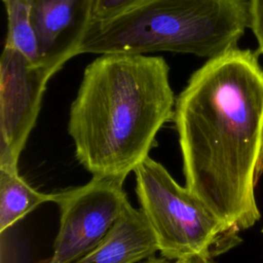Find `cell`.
Wrapping results in <instances>:
<instances>
[{"label":"cell","mask_w":263,"mask_h":263,"mask_svg":"<svg viewBox=\"0 0 263 263\" xmlns=\"http://www.w3.org/2000/svg\"><path fill=\"white\" fill-rule=\"evenodd\" d=\"M249 28L257 39L258 53L263 54V0H249Z\"/></svg>","instance_id":"7c38bea8"},{"label":"cell","mask_w":263,"mask_h":263,"mask_svg":"<svg viewBox=\"0 0 263 263\" xmlns=\"http://www.w3.org/2000/svg\"><path fill=\"white\" fill-rule=\"evenodd\" d=\"M53 193L34 189L18 170L0 167V233L3 234L30 212L45 202H53Z\"/></svg>","instance_id":"9c48e42d"},{"label":"cell","mask_w":263,"mask_h":263,"mask_svg":"<svg viewBox=\"0 0 263 263\" xmlns=\"http://www.w3.org/2000/svg\"><path fill=\"white\" fill-rule=\"evenodd\" d=\"M40 65L54 74L78 55L93 21L95 0H29Z\"/></svg>","instance_id":"52a82bcc"},{"label":"cell","mask_w":263,"mask_h":263,"mask_svg":"<svg viewBox=\"0 0 263 263\" xmlns=\"http://www.w3.org/2000/svg\"><path fill=\"white\" fill-rule=\"evenodd\" d=\"M249 27V0H145L92 21L80 53H191L212 59L237 47Z\"/></svg>","instance_id":"3957f363"},{"label":"cell","mask_w":263,"mask_h":263,"mask_svg":"<svg viewBox=\"0 0 263 263\" xmlns=\"http://www.w3.org/2000/svg\"><path fill=\"white\" fill-rule=\"evenodd\" d=\"M258 51L235 47L209 59L176 98L174 122L185 186L238 231L261 217L263 68Z\"/></svg>","instance_id":"6da1fadb"},{"label":"cell","mask_w":263,"mask_h":263,"mask_svg":"<svg viewBox=\"0 0 263 263\" xmlns=\"http://www.w3.org/2000/svg\"><path fill=\"white\" fill-rule=\"evenodd\" d=\"M157 251L146 218L128 202L107 235L75 263H137Z\"/></svg>","instance_id":"ba28073f"},{"label":"cell","mask_w":263,"mask_h":263,"mask_svg":"<svg viewBox=\"0 0 263 263\" xmlns=\"http://www.w3.org/2000/svg\"><path fill=\"white\" fill-rule=\"evenodd\" d=\"M145 0H95L93 21L108 20L124 13Z\"/></svg>","instance_id":"8fae6325"},{"label":"cell","mask_w":263,"mask_h":263,"mask_svg":"<svg viewBox=\"0 0 263 263\" xmlns=\"http://www.w3.org/2000/svg\"><path fill=\"white\" fill-rule=\"evenodd\" d=\"M134 173L140 210L161 257L178 261L205 254L214 258L241 241L236 228L214 215L158 161L148 156Z\"/></svg>","instance_id":"277c9868"},{"label":"cell","mask_w":263,"mask_h":263,"mask_svg":"<svg viewBox=\"0 0 263 263\" xmlns=\"http://www.w3.org/2000/svg\"><path fill=\"white\" fill-rule=\"evenodd\" d=\"M53 75L46 67L4 45L0 61V167L18 170L20 155Z\"/></svg>","instance_id":"8992f818"},{"label":"cell","mask_w":263,"mask_h":263,"mask_svg":"<svg viewBox=\"0 0 263 263\" xmlns=\"http://www.w3.org/2000/svg\"><path fill=\"white\" fill-rule=\"evenodd\" d=\"M175 103L162 58L99 54L85 68L69 113L78 162L92 176L125 180L149 156Z\"/></svg>","instance_id":"7a4b0ae2"},{"label":"cell","mask_w":263,"mask_h":263,"mask_svg":"<svg viewBox=\"0 0 263 263\" xmlns=\"http://www.w3.org/2000/svg\"><path fill=\"white\" fill-rule=\"evenodd\" d=\"M124 180L92 176L86 184L53 192L60 227L51 256L40 263H75L111 230L128 203Z\"/></svg>","instance_id":"5b68a950"},{"label":"cell","mask_w":263,"mask_h":263,"mask_svg":"<svg viewBox=\"0 0 263 263\" xmlns=\"http://www.w3.org/2000/svg\"><path fill=\"white\" fill-rule=\"evenodd\" d=\"M176 263H215L213 257L205 254H195L184 259L176 261Z\"/></svg>","instance_id":"4fadbf2b"},{"label":"cell","mask_w":263,"mask_h":263,"mask_svg":"<svg viewBox=\"0 0 263 263\" xmlns=\"http://www.w3.org/2000/svg\"><path fill=\"white\" fill-rule=\"evenodd\" d=\"M2 1L7 16V34L4 45L20 51L34 64H39V44L29 0Z\"/></svg>","instance_id":"30bf717a"},{"label":"cell","mask_w":263,"mask_h":263,"mask_svg":"<svg viewBox=\"0 0 263 263\" xmlns=\"http://www.w3.org/2000/svg\"><path fill=\"white\" fill-rule=\"evenodd\" d=\"M262 234H263V229H262Z\"/></svg>","instance_id":"9a60e30c"},{"label":"cell","mask_w":263,"mask_h":263,"mask_svg":"<svg viewBox=\"0 0 263 263\" xmlns=\"http://www.w3.org/2000/svg\"><path fill=\"white\" fill-rule=\"evenodd\" d=\"M143 263H176V261H172V260H168V259H165L163 257L161 258H156L154 256L146 259Z\"/></svg>","instance_id":"5bb4252c"}]
</instances>
